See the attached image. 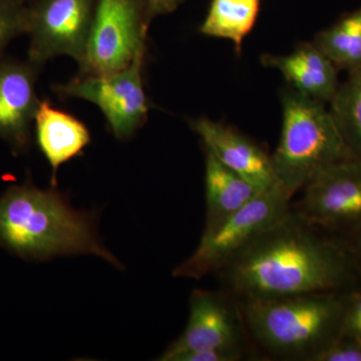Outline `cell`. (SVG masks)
<instances>
[{
  "mask_svg": "<svg viewBox=\"0 0 361 361\" xmlns=\"http://www.w3.org/2000/svg\"><path fill=\"white\" fill-rule=\"evenodd\" d=\"M97 0H27V59L37 68L56 56L82 63Z\"/></svg>",
  "mask_w": 361,
  "mask_h": 361,
  "instance_id": "cell-8",
  "label": "cell"
},
{
  "mask_svg": "<svg viewBox=\"0 0 361 361\" xmlns=\"http://www.w3.org/2000/svg\"><path fill=\"white\" fill-rule=\"evenodd\" d=\"M33 127L39 148L51 167L52 187H56L59 167L89 146L90 130L82 121L59 110L47 99L40 101Z\"/></svg>",
  "mask_w": 361,
  "mask_h": 361,
  "instance_id": "cell-13",
  "label": "cell"
},
{
  "mask_svg": "<svg viewBox=\"0 0 361 361\" xmlns=\"http://www.w3.org/2000/svg\"><path fill=\"white\" fill-rule=\"evenodd\" d=\"M291 199L280 185L260 192L219 225L204 231L196 250L173 275L199 280L217 273L256 237L288 215Z\"/></svg>",
  "mask_w": 361,
  "mask_h": 361,
  "instance_id": "cell-5",
  "label": "cell"
},
{
  "mask_svg": "<svg viewBox=\"0 0 361 361\" xmlns=\"http://www.w3.org/2000/svg\"><path fill=\"white\" fill-rule=\"evenodd\" d=\"M263 65L277 68L299 94L324 104L338 90L336 66L316 44H305L288 56H262Z\"/></svg>",
  "mask_w": 361,
  "mask_h": 361,
  "instance_id": "cell-14",
  "label": "cell"
},
{
  "mask_svg": "<svg viewBox=\"0 0 361 361\" xmlns=\"http://www.w3.org/2000/svg\"><path fill=\"white\" fill-rule=\"evenodd\" d=\"M248 334L238 301L223 290L195 289L186 329L158 358L173 361L192 351L247 349Z\"/></svg>",
  "mask_w": 361,
  "mask_h": 361,
  "instance_id": "cell-10",
  "label": "cell"
},
{
  "mask_svg": "<svg viewBox=\"0 0 361 361\" xmlns=\"http://www.w3.org/2000/svg\"><path fill=\"white\" fill-rule=\"evenodd\" d=\"M339 336L361 344V285L349 293Z\"/></svg>",
  "mask_w": 361,
  "mask_h": 361,
  "instance_id": "cell-20",
  "label": "cell"
},
{
  "mask_svg": "<svg viewBox=\"0 0 361 361\" xmlns=\"http://www.w3.org/2000/svg\"><path fill=\"white\" fill-rule=\"evenodd\" d=\"M350 291L238 303L248 336L268 355L279 360L313 361L339 336Z\"/></svg>",
  "mask_w": 361,
  "mask_h": 361,
  "instance_id": "cell-3",
  "label": "cell"
},
{
  "mask_svg": "<svg viewBox=\"0 0 361 361\" xmlns=\"http://www.w3.org/2000/svg\"><path fill=\"white\" fill-rule=\"evenodd\" d=\"M205 184L207 212L204 231L219 225L260 193L209 151H206Z\"/></svg>",
  "mask_w": 361,
  "mask_h": 361,
  "instance_id": "cell-15",
  "label": "cell"
},
{
  "mask_svg": "<svg viewBox=\"0 0 361 361\" xmlns=\"http://www.w3.org/2000/svg\"><path fill=\"white\" fill-rule=\"evenodd\" d=\"M145 54L146 49L123 70L108 75H75L66 84L54 85V92L61 97L96 104L116 139H130L148 118V99L142 80Z\"/></svg>",
  "mask_w": 361,
  "mask_h": 361,
  "instance_id": "cell-6",
  "label": "cell"
},
{
  "mask_svg": "<svg viewBox=\"0 0 361 361\" xmlns=\"http://www.w3.org/2000/svg\"><path fill=\"white\" fill-rule=\"evenodd\" d=\"M353 158L323 104L294 90L285 92L281 137L271 156L280 186L293 197L323 171Z\"/></svg>",
  "mask_w": 361,
  "mask_h": 361,
  "instance_id": "cell-4",
  "label": "cell"
},
{
  "mask_svg": "<svg viewBox=\"0 0 361 361\" xmlns=\"http://www.w3.org/2000/svg\"><path fill=\"white\" fill-rule=\"evenodd\" d=\"M313 361H361V344L353 339L338 336Z\"/></svg>",
  "mask_w": 361,
  "mask_h": 361,
  "instance_id": "cell-21",
  "label": "cell"
},
{
  "mask_svg": "<svg viewBox=\"0 0 361 361\" xmlns=\"http://www.w3.org/2000/svg\"><path fill=\"white\" fill-rule=\"evenodd\" d=\"M260 0H211L200 32L231 40L240 52L243 40L257 20Z\"/></svg>",
  "mask_w": 361,
  "mask_h": 361,
  "instance_id": "cell-16",
  "label": "cell"
},
{
  "mask_svg": "<svg viewBox=\"0 0 361 361\" xmlns=\"http://www.w3.org/2000/svg\"><path fill=\"white\" fill-rule=\"evenodd\" d=\"M184 0H142L149 20L175 11Z\"/></svg>",
  "mask_w": 361,
  "mask_h": 361,
  "instance_id": "cell-22",
  "label": "cell"
},
{
  "mask_svg": "<svg viewBox=\"0 0 361 361\" xmlns=\"http://www.w3.org/2000/svg\"><path fill=\"white\" fill-rule=\"evenodd\" d=\"M336 68L349 71L361 66V9L318 35L315 42Z\"/></svg>",
  "mask_w": 361,
  "mask_h": 361,
  "instance_id": "cell-17",
  "label": "cell"
},
{
  "mask_svg": "<svg viewBox=\"0 0 361 361\" xmlns=\"http://www.w3.org/2000/svg\"><path fill=\"white\" fill-rule=\"evenodd\" d=\"M0 247L25 260L85 254L121 267L99 238L94 214L75 210L56 187L39 189L30 180L0 196Z\"/></svg>",
  "mask_w": 361,
  "mask_h": 361,
  "instance_id": "cell-2",
  "label": "cell"
},
{
  "mask_svg": "<svg viewBox=\"0 0 361 361\" xmlns=\"http://www.w3.org/2000/svg\"><path fill=\"white\" fill-rule=\"evenodd\" d=\"M27 0H0V56L7 45L26 32Z\"/></svg>",
  "mask_w": 361,
  "mask_h": 361,
  "instance_id": "cell-19",
  "label": "cell"
},
{
  "mask_svg": "<svg viewBox=\"0 0 361 361\" xmlns=\"http://www.w3.org/2000/svg\"><path fill=\"white\" fill-rule=\"evenodd\" d=\"M349 73L330 101V113L349 149L361 160V66Z\"/></svg>",
  "mask_w": 361,
  "mask_h": 361,
  "instance_id": "cell-18",
  "label": "cell"
},
{
  "mask_svg": "<svg viewBox=\"0 0 361 361\" xmlns=\"http://www.w3.org/2000/svg\"><path fill=\"white\" fill-rule=\"evenodd\" d=\"M217 274L223 290L237 301L348 291L361 285L360 269L345 241L293 210Z\"/></svg>",
  "mask_w": 361,
  "mask_h": 361,
  "instance_id": "cell-1",
  "label": "cell"
},
{
  "mask_svg": "<svg viewBox=\"0 0 361 361\" xmlns=\"http://www.w3.org/2000/svg\"><path fill=\"white\" fill-rule=\"evenodd\" d=\"M151 21L142 0H97L78 75H108L127 68L146 49Z\"/></svg>",
  "mask_w": 361,
  "mask_h": 361,
  "instance_id": "cell-7",
  "label": "cell"
},
{
  "mask_svg": "<svg viewBox=\"0 0 361 361\" xmlns=\"http://www.w3.org/2000/svg\"><path fill=\"white\" fill-rule=\"evenodd\" d=\"M39 70L28 59H0V139L16 155L30 148L40 103L37 94Z\"/></svg>",
  "mask_w": 361,
  "mask_h": 361,
  "instance_id": "cell-11",
  "label": "cell"
},
{
  "mask_svg": "<svg viewBox=\"0 0 361 361\" xmlns=\"http://www.w3.org/2000/svg\"><path fill=\"white\" fill-rule=\"evenodd\" d=\"M301 191L292 210L311 224L343 237L361 225V160L341 161L323 171Z\"/></svg>",
  "mask_w": 361,
  "mask_h": 361,
  "instance_id": "cell-9",
  "label": "cell"
},
{
  "mask_svg": "<svg viewBox=\"0 0 361 361\" xmlns=\"http://www.w3.org/2000/svg\"><path fill=\"white\" fill-rule=\"evenodd\" d=\"M341 238L343 239L348 246L361 274V225Z\"/></svg>",
  "mask_w": 361,
  "mask_h": 361,
  "instance_id": "cell-23",
  "label": "cell"
},
{
  "mask_svg": "<svg viewBox=\"0 0 361 361\" xmlns=\"http://www.w3.org/2000/svg\"><path fill=\"white\" fill-rule=\"evenodd\" d=\"M192 127L203 141L206 151L250 183L258 192L279 185L271 157L248 137L205 118L194 121Z\"/></svg>",
  "mask_w": 361,
  "mask_h": 361,
  "instance_id": "cell-12",
  "label": "cell"
}]
</instances>
